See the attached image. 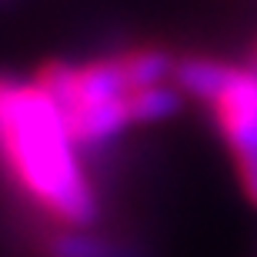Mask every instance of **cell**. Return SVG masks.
Returning <instances> with one entry per match:
<instances>
[{
	"label": "cell",
	"mask_w": 257,
	"mask_h": 257,
	"mask_svg": "<svg viewBox=\"0 0 257 257\" xmlns=\"http://www.w3.org/2000/svg\"><path fill=\"white\" fill-rule=\"evenodd\" d=\"M37 80L60 107L64 124L80 144V151L117 141V134H124L134 124V84L120 54L87 64H50L37 74Z\"/></svg>",
	"instance_id": "2"
},
{
	"label": "cell",
	"mask_w": 257,
	"mask_h": 257,
	"mask_svg": "<svg viewBox=\"0 0 257 257\" xmlns=\"http://www.w3.org/2000/svg\"><path fill=\"white\" fill-rule=\"evenodd\" d=\"M47 257H137V254L87 227H60L54 237H47Z\"/></svg>",
	"instance_id": "4"
},
{
	"label": "cell",
	"mask_w": 257,
	"mask_h": 257,
	"mask_svg": "<svg viewBox=\"0 0 257 257\" xmlns=\"http://www.w3.org/2000/svg\"><path fill=\"white\" fill-rule=\"evenodd\" d=\"M174 84L187 97L204 100L227 144L240 187L257 204V70L210 57L177 60Z\"/></svg>",
	"instance_id": "3"
},
{
	"label": "cell",
	"mask_w": 257,
	"mask_h": 257,
	"mask_svg": "<svg viewBox=\"0 0 257 257\" xmlns=\"http://www.w3.org/2000/svg\"><path fill=\"white\" fill-rule=\"evenodd\" d=\"M0 167L24 197L60 227H90L97 191L80 144L40 80L0 77Z\"/></svg>",
	"instance_id": "1"
}]
</instances>
